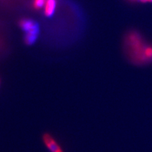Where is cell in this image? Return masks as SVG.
I'll list each match as a JSON object with an SVG mask.
<instances>
[{
	"label": "cell",
	"mask_w": 152,
	"mask_h": 152,
	"mask_svg": "<svg viewBox=\"0 0 152 152\" xmlns=\"http://www.w3.org/2000/svg\"><path fill=\"white\" fill-rule=\"evenodd\" d=\"M127 55L136 65H145L152 62V45L145 41L136 31L128 33L125 39Z\"/></svg>",
	"instance_id": "cell-1"
},
{
	"label": "cell",
	"mask_w": 152,
	"mask_h": 152,
	"mask_svg": "<svg viewBox=\"0 0 152 152\" xmlns=\"http://www.w3.org/2000/svg\"><path fill=\"white\" fill-rule=\"evenodd\" d=\"M42 140L46 148L51 152H64L59 144L50 134H45L42 137Z\"/></svg>",
	"instance_id": "cell-2"
},
{
	"label": "cell",
	"mask_w": 152,
	"mask_h": 152,
	"mask_svg": "<svg viewBox=\"0 0 152 152\" xmlns=\"http://www.w3.org/2000/svg\"><path fill=\"white\" fill-rule=\"evenodd\" d=\"M56 6V0H46L44 6V13L46 17L53 15Z\"/></svg>",
	"instance_id": "cell-3"
},
{
	"label": "cell",
	"mask_w": 152,
	"mask_h": 152,
	"mask_svg": "<svg viewBox=\"0 0 152 152\" xmlns=\"http://www.w3.org/2000/svg\"><path fill=\"white\" fill-rule=\"evenodd\" d=\"M20 26L27 32L38 31V28L36 23L30 20H21L20 22Z\"/></svg>",
	"instance_id": "cell-4"
},
{
	"label": "cell",
	"mask_w": 152,
	"mask_h": 152,
	"mask_svg": "<svg viewBox=\"0 0 152 152\" xmlns=\"http://www.w3.org/2000/svg\"><path fill=\"white\" fill-rule=\"evenodd\" d=\"M38 31H33V32H27V34L26 36V42L28 45H31L34 42L37 36Z\"/></svg>",
	"instance_id": "cell-5"
},
{
	"label": "cell",
	"mask_w": 152,
	"mask_h": 152,
	"mask_svg": "<svg viewBox=\"0 0 152 152\" xmlns=\"http://www.w3.org/2000/svg\"><path fill=\"white\" fill-rule=\"evenodd\" d=\"M46 0H34L33 1V7L34 8L39 10L44 7Z\"/></svg>",
	"instance_id": "cell-6"
},
{
	"label": "cell",
	"mask_w": 152,
	"mask_h": 152,
	"mask_svg": "<svg viewBox=\"0 0 152 152\" xmlns=\"http://www.w3.org/2000/svg\"><path fill=\"white\" fill-rule=\"evenodd\" d=\"M127 1L131 2V3H136V2H137V0H127Z\"/></svg>",
	"instance_id": "cell-7"
},
{
	"label": "cell",
	"mask_w": 152,
	"mask_h": 152,
	"mask_svg": "<svg viewBox=\"0 0 152 152\" xmlns=\"http://www.w3.org/2000/svg\"><path fill=\"white\" fill-rule=\"evenodd\" d=\"M149 3H152V0H148Z\"/></svg>",
	"instance_id": "cell-8"
}]
</instances>
